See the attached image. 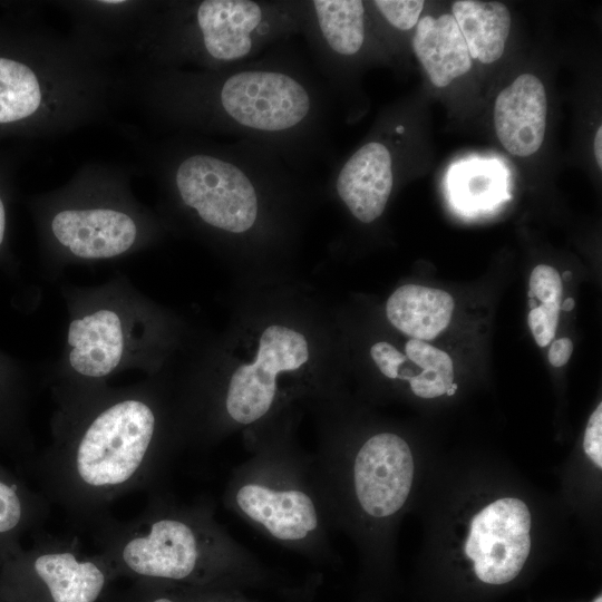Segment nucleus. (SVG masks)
<instances>
[{"label":"nucleus","mask_w":602,"mask_h":602,"mask_svg":"<svg viewBox=\"0 0 602 602\" xmlns=\"http://www.w3.org/2000/svg\"><path fill=\"white\" fill-rule=\"evenodd\" d=\"M391 148L370 139L358 147L332 174L338 200L360 223L370 224L385 212L395 186Z\"/></svg>","instance_id":"ddd939ff"},{"label":"nucleus","mask_w":602,"mask_h":602,"mask_svg":"<svg viewBox=\"0 0 602 602\" xmlns=\"http://www.w3.org/2000/svg\"><path fill=\"white\" fill-rule=\"evenodd\" d=\"M575 305L574 299L567 298L561 303V310L571 311Z\"/></svg>","instance_id":"2f4dec72"},{"label":"nucleus","mask_w":602,"mask_h":602,"mask_svg":"<svg viewBox=\"0 0 602 602\" xmlns=\"http://www.w3.org/2000/svg\"><path fill=\"white\" fill-rule=\"evenodd\" d=\"M239 509L271 536L282 542H300L319 526L317 506L305 492L247 482L234 494Z\"/></svg>","instance_id":"4468645a"},{"label":"nucleus","mask_w":602,"mask_h":602,"mask_svg":"<svg viewBox=\"0 0 602 602\" xmlns=\"http://www.w3.org/2000/svg\"><path fill=\"white\" fill-rule=\"evenodd\" d=\"M425 2L421 0H375L371 6L392 29L408 31L416 27Z\"/></svg>","instance_id":"b1692460"},{"label":"nucleus","mask_w":602,"mask_h":602,"mask_svg":"<svg viewBox=\"0 0 602 602\" xmlns=\"http://www.w3.org/2000/svg\"><path fill=\"white\" fill-rule=\"evenodd\" d=\"M303 0L153 1L133 52L138 66L220 70L300 33Z\"/></svg>","instance_id":"20e7f679"},{"label":"nucleus","mask_w":602,"mask_h":602,"mask_svg":"<svg viewBox=\"0 0 602 602\" xmlns=\"http://www.w3.org/2000/svg\"><path fill=\"white\" fill-rule=\"evenodd\" d=\"M414 479L411 450L400 436L380 433L358 450L353 463L355 493L361 508L382 518L406 503Z\"/></svg>","instance_id":"f8f14e48"},{"label":"nucleus","mask_w":602,"mask_h":602,"mask_svg":"<svg viewBox=\"0 0 602 602\" xmlns=\"http://www.w3.org/2000/svg\"><path fill=\"white\" fill-rule=\"evenodd\" d=\"M198 586L135 581L118 602H196Z\"/></svg>","instance_id":"4be33fe9"},{"label":"nucleus","mask_w":602,"mask_h":602,"mask_svg":"<svg viewBox=\"0 0 602 602\" xmlns=\"http://www.w3.org/2000/svg\"><path fill=\"white\" fill-rule=\"evenodd\" d=\"M455 302L440 289L405 284L392 292L386 303L389 322L410 339H435L450 323Z\"/></svg>","instance_id":"a211bd4d"},{"label":"nucleus","mask_w":602,"mask_h":602,"mask_svg":"<svg viewBox=\"0 0 602 602\" xmlns=\"http://www.w3.org/2000/svg\"><path fill=\"white\" fill-rule=\"evenodd\" d=\"M309 357L303 333L283 324L266 327L254 359L239 366L230 378L224 398L227 416L241 425L264 417L274 402L278 376L303 367Z\"/></svg>","instance_id":"1a4fd4ad"},{"label":"nucleus","mask_w":602,"mask_h":602,"mask_svg":"<svg viewBox=\"0 0 602 602\" xmlns=\"http://www.w3.org/2000/svg\"><path fill=\"white\" fill-rule=\"evenodd\" d=\"M594 155L599 168H602V127L600 126L594 137Z\"/></svg>","instance_id":"c756f323"},{"label":"nucleus","mask_w":602,"mask_h":602,"mask_svg":"<svg viewBox=\"0 0 602 602\" xmlns=\"http://www.w3.org/2000/svg\"><path fill=\"white\" fill-rule=\"evenodd\" d=\"M196 602H236L229 598L222 590L221 584L198 586Z\"/></svg>","instance_id":"c85d7f7f"},{"label":"nucleus","mask_w":602,"mask_h":602,"mask_svg":"<svg viewBox=\"0 0 602 602\" xmlns=\"http://www.w3.org/2000/svg\"><path fill=\"white\" fill-rule=\"evenodd\" d=\"M370 356L381 373L390 379H397L398 368L406 360L405 353L386 341L375 343Z\"/></svg>","instance_id":"bb28decb"},{"label":"nucleus","mask_w":602,"mask_h":602,"mask_svg":"<svg viewBox=\"0 0 602 602\" xmlns=\"http://www.w3.org/2000/svg\"><path fill=\"white\" fill-rule=\"evenodd\" d=\"M562 279L560 273L550 265H536L530 276L528 283V307L534 309L537 302L562 303Z\"/></svg>","instance_id":"5701e85b"},{"label":"nucleus","mask_w":602,"mask_h":602,"mask_svg":"<svg viewBox=\"0 0 602 602\" xmlns=\"http://www.w3.org/2000/svg\"><path fill=\"white\" fill-rule=\"evenodd\" d=\"M290 40L220 70L137 66L135 93L172 133L253 140L307 173L329 158L332 95Z\"/></svg>","instance_id":"f257e3e1"},{"label":"nucleus","mask_w":602,"mask_h":602,"mask_svg":"<svg viewBox=\"0 0 602 602\" xmlns=\"http://www.w3.org/2000/svg\"><path fill=\"white\" fill-rule=\"evenodd\" d=\"M42 232L55 265L122 258L149 244L155 217L133 195L122 168L82 166L42 201Z\"/></svg>","instance_id":"423d86ee"},{"label":"nucleus","mask_w":602,"mask_h":602,"mask_svg":"<svg viewBox=\"0 0 602 602\" xmlns=\"http://www.w3.org/2000/svg\"><path fill=\"white\" fill-rule=\"evenodd\" d=\"M572 352L573 343L571 339H557L550 347L548 361L553 367H562L570 360Z\"/></svg>","instance_id":"cd10ccee"},{"label":"nucleus","mask_w":602,"mask_h":602,"mask_svg":"<svg viewBox=\"0 0 602 602\" xmlns=\"http://www.w3.org/2000/svg\"><path fill=\"white\" fill-rule=\"evenodd\" d=\"M592 602H602V596L598 595Z\"/></svg>","instance_id":"f704fd0d"},{"label":"nucleus","mask_w":602,"mask_h":602,"mask_svg":"<svg viewBox=\"0 0 602 602\" xmlns=\"http://www.w3.org/2000/svg\"><path fill=\"white\" fill-rule=\"evenodd\" d=\"M407 360L420 368L408 382L411 391L420 398L445 395L454 382V365L445 351L425 341L409 339L405 346Z\"/></svg>","instance_id":"412c9836"},{"label":"nucleus","mask_w":602,"mask_h":602,"mask_svg":"<svg viewBox=\"0 0 602 602\" xmlns=\"http://www.w3.org/2000/svg\"><path fill=\"white\" fill-rule=\"evenodd\" d=\"M4 232H6V208H4L3 201L0 196V245L3 242Z\"/></svg>","instance_id":"7c9ffc66"},{"label":"nucleus","mask_w":602,"mask_h":602,"mask_svg":"<svg viewBox=\"0 0 602 602\" xmlns=\"http://www.w3.org/2000/svg\"><path fill=\"white\" fill-rule=\"evenodd\" d=\"M367 25L361 0H303L300 33L332 97L342 95L351 62L366 48Z\"/></svg>","instance_id":"9d476101"},{"label":"nucleus","mask_w":602,"mask_h":602,"mask_svg":"<svg viewBox=\"0 0 602 602\" xmlns=\"http://www.w3.org/2000/svg\"><path fill=\"white\" fill-rule=\"evenodd\" d=\"M411 46L436 87H446L472 68L473 59L452 13L420 18Z\"/></svg>","instance_id":"f3484780"},{"label":"nucleus","mask_w":602,"mask_h":602,"mask_svg":"<svg viewBox=\"0 0 602 602\" xmlns=\"http://www.w3.org/2000/svg\"><path fill=\"white\" fill-rule=\"evenodd\" d=\"M49 502L0 466V557L21 547V535L49 516Z\"/></svg>","instance_id":"aec40b11"},{"label":"nucleus","mask_w":602,"mask_h":602,"mask_svg":"<svg viewBox=\"0 0 602 602\" xmlns=\"http://www.w3.org/2000/svg\"><path fill=\"white\" fill-rule=\"evenodd\" d=\"M572 278V273L570 271H565L562 273V278L563 280L567 281Z\"/></svg>","instance_id":"72a5a7b5"},{"label":"nucleus","mask_w":602,"mask_h":602,"mask_svg":"<svg viewBox=\"0 0 602 602\" xmlns=\"http://www.w3.org/2000/svg\"><path fill=\"white\" fill-rule=\"evenodd\" d=\"M69 321L57 386H94L127 369L149 370L151 308L127 282L68 291Z\"/></svg>","instance_id":"0eeeda50"},{"label":"nucleus","mask_w":602,"mask_h":602,"mask_svg":"<svg viewBox=\"0 0 602 602\" xmlns=\"http://www.w3.org/2000/svg\"><path fill=\"white\" fill-rule=\"evenodd\" d=\"M86 530L117 580L190 586L222 583L223 540L204 509L177 507L153 496L138 516L119 521L107 513Z\"/></svg>","instance_id":"39448f33"},{"label":"nucleus","mask_w":602,"mask_h":602,"mask_svg":"<svg viewBox=\"0 0 602 602\" xmlns=\"http://www.w3.org/2000/svg\"><path fill=\"white\" fill-rule=\"evenodd\" d=\"M583 448L586 456L594 465L602 468V404L600 402L589 418L584 438Z\"/></svg>","instance_id":"a878e982"},{"label":"nucleus","mask_w":602,"mask_h":602,"mask_svg":"<svg viewBox=\"0 0 602 602\" xmlns=\"http://www.w3.org/2000/svg\"><path fill=\"white\" fill-rule=\"evenodd\" d=\"M532 517L516 497L498 498L474 515L465 541V554L476 577L489 585L513 581L531 551Z\"/></svg>","instance_id":"9b49d317"},{"label":"nucleus","mask_w":602,"mask_h":602,"mask_svg":"<svg viewBox=\"0 0 602 602\" xmlns=\"http://www.w3.org/2000/svg\"><path fill=\"white\" fill-rule=\"evenodd\" d=\"M51 443L31 462L39 492L78 527L147 488L167 454L165 415L149 383L56 386Z\"/></svg>","instance_id":"f03ea898"},{"label":"nucleus","mask_w":602,"mask_h":602,"mask_svg":"<svg viewBox=\"0 0 602 602\" xmlns=\"http://www.w3.org/2000/svg\"><path fill=\"white\" fill-rule=\"evenodd\" d=\"M547 99L544 85L534 75L523 74L496 97L494 125L503 147L526 157L540 149L546 127Z\"/></svg>","instance_id":"2eb2a0df"},{"label":"nucleus","mask_w":602,"mask_h":602,"mask_svg":"<svg viewBox=\"0 0 602 602\" xmlns=\"http://www.w3.org/2000/svg\"><path fill=\"white\" fill-rule=\"evenodd\" d=\"M456 389H457V385L453 382V383L450 385V387L448 388L446 395H448V396L454 395V392L456 391Z\"/></svg>","instance_id":"473e14b6"},{"label":"nucleus","mask_w":602,"mask_h":602,"mask_svg":"<svg viewBox=\"0 0 602 602\" xmlns=\"http://www.w3.org/2000/svg\"><path fill=\"white\" fill-rule=\"evenodd\" d=\"M560 311L561 305L553 303H540L530 310L527 323L535 342L540 347H546L553 340L559 323Z\"/></svg>","instance_id":"393cba45"},{"label":"nucleus","mask_w":602,"mask_h":602,"mask_svg":"<svg viewBox=\"0 0 602 602\" xmlns=\"http://www.w3.org/2000/svg\"><path fill=\"white\" fill-rule=\"evenodd\" d=\"M35 543L0 557V602H98L117 580L107 560L77 535L37 531Z\"/></svg>","instance_id":"6e6552de"},{"label":"nucleus","mask_w":602,"mask_h":602,"mask_svg":"<svg viewBox=\"0 0 602 602\" xmlns=\"http://www.w3.org/2000/svg\"><path fill=\"white\" fill-rule=\"evenodd\" d=\"M151 163L175 210L201 231L235 239L256 232L269 205L300 195L307 175L266 145L192 133L162 140Z\"/></svg>","instance_id":"7ed1b4c3"},{"label":"nucleus","mask_w":602,"mask_h":602,"mask_svg":"<svg viewBox=\"0 0 602 602\" xmlns=\"http://www.w3.org/2000/svg\"><path fill=\"white\" fill-rule=\"evenodd\" d=\"M152 2L80 1L67 2L76 29L71 35L105 60L120 50H132Z\"/></svg>","instance_id":"dca6fc26"},{"label":"nucleus","mask_w":602,"mask_h":602,"mask_svg":"<svg viewBox=\"0 0 602 602\" xmlns=\"http://www.w3.org/2000/svg\"><path fill=\"white\" fill-rule=\"evenodd\" d=\"M452 10L472 59L492 64L503 56L511 29V13L504 3L458 0Z\"/></svg>","instance_id":"6ab92c4d"}]
</instances>
